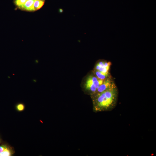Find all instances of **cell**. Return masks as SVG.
Returning a JSON list of instances; mask_svg holds the SVG:
<instances>
[{"mask_svg":"<svg viewBox=\"0 0 156 156\" xmlns=\"http://www.w3.org/2000/svg\"><path fill=\"white\" fill-rule=\"evenodd\" d=\"M118 94V89L116 85L102 92L90 95L93 111L99 112L112 110L117 105Z\"/></svg>","mask_w":156,"mask_h":156,"instance_id":"6da1fadb","label":"cell"},{"mask_svg":"<svg viewBox=\"0 0 156 156\" xmlns=\"http://www.w3.org/2000/svg\"><path fill=\"white\" fill-rule=\"evenodd\" d=\"M16 108L17 111L21 112L24 110L25 106L23 103H20L16 105Z\"/></svg>","mask_w":156,"mask_h":156,"instance_id":"9c48e42d","label":"cell"},{"mask_svg":"<svg viewBox=\"0 0 156 156\" xmlns=\"http://www.w3.org/2000/svg\"><path fill=\"white\" fill-rule=\"evenodd\" d=\"M111 65V63L110 62L103 60L99 61L96 64L93 70L98 71L107 77H109L112 76L110 73Z\"/></svg>","mask_w":156,"mask_h":156,"instance_id":"3957f363","label":"cell"},{"mask_svg":"<svg viewBox=\"0 0 156 156\" xmlns=\"http://www.w3.org/2000/svg\"><path fill=\"white\" fill-rule=\"evenodd\" d=\"M115 85L116 84L112 76L109 77L103 81L102 83L98 88L95 93L102 92Z\"/></svg>","mask_w":156,"mask_h":156,"instance_id":"277c9868","label":"cell"},{"mask_svg":"<svg viewBox=\"0 0 156 156\" xmlns=\"http://www.w3.org/2000/svg\"><path fill=\"white\" fill-rule=\"evenodd\" d=\"M45 0H35L34 4L35 10H37L41 8Z\"/></svg>","mask_w":156,"mask_h":156,"instance_id":"8992f818","label":"cell"},{"mask_svg":"<svg viewBox=\"0 0 156 156\" xmlns=\"http://www.w3.org/2000/svg\"><path fill=\"white\" fill-rule=\"evenodd\" d=\"M35 0H27L25 3L19 8L23 10L34 11H35L34 8V3Z\"/></svg>","mask_w":156,"mask_h":156,"instance_id":"5b68a950","label":"cell"},{"mask_svg":"<svg viewBox=\"0 0 156 156\" xmlns=\"http://www.w3.org/2000/svg\"><path fill=\"white\" fill-rule=\"evenodd\" d=\"M0 142H1V140H0Z\"/></svg>","mask_w":156,"mask_h":156,"instance_id":"8fae6325","label":"cell"},{"mask_svg":"<svg viewBox=\"0 0 156 156\" xmlns=\"http://www.w3.org/2000/svg\"><path fill=\"white\" fill-rule=\"evenodd\" d=\"M8 146L6 144L0 145V154L3 152Z\"/></svg>","mask_w":156,"mask_h":156,"instance_id":"30bf717a","label":"cell"},{"mask_svg":"<svg viewBox=\"0 0 156 156\" xmlns=\"http://www.w3.org/2000/svg\"><path fill=\"white\" fill-rule=\"evenodd\" d=\"M14 153L12 148L8 146L3 152L0 154V156H10L12 155Z\"/></svg>","mask_w":156,"mask_h":156,"instance_id":"52a82bcc","label":"cell"},{"mask_svg":"<svg viewBox=\"0 0 156 156\" xmlns=\"http://www.w3.org/2000/svg\"><path fill=\"white\" fill-rule=\"evenodd\" d=\"M104 80L98 78L92 72L86 79L84 85L86 91L90 95L95 94Z\"/></svg>","mask_w":156,"mask_h":156,"instance_id":"7a4b0ae2","label":"cell"},{"mask_svg":"<svg viewBox=\"0 0 156 156\" xmlns=\"http://www.w3.org/2000/svg\"><path fill=\"white\" fill-rule=\"evenodd\" d=\"M27 0H14V2L15 5L19 8L23 5Z\"/></svg>","mask_w":156,"mask_h":156,"instance_id":"ba28073f","label":"cell"}]
</instances>
